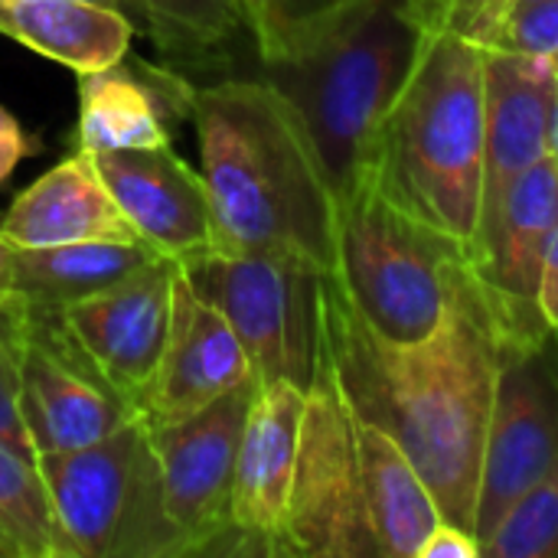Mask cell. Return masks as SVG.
<instances>
[{"label": "cell", "mask_w": 558, "mask_h": 558, "mask_svg": "<svg viewBox=\"0 0 558 558\" xmlns=\"http://www.w3.org/2000/svg\"><path fill=\"white\" fill-rule=\"evenodd\" d=\"M320 330L324 360L350 412L399 441L445 523L474 533L507 340L474 268L458 281L441 324L415 343L379 337L330 271L320 288Z\"/></svg>", "instance_id": "6da1fadb"}, {"label": "cell", "mask_w": 558, "mask_h": 558, "mask_svg": "<svg viewBox=\"0 0 558 558\" xmlns=\"http://www.w3.org/2000/svg\"><path fill=\"white\" fill-rule=\"evenodd\" d=\"M199 173L219 252L298 255L337 268V196L298 108L262 75L196 85Z\"/></svg>", "instance_id": "7a4b0ae2"}, {"label": "cell", "mask_w": 558, "mask_h": 558, "mask_svg": "<svg viewBox=\"0 0 558 558\" xmlns=\"http://www.w3.org/2000/svg\"><path fill=\"white\" fill-rule=\"evenodd\" d=\"M432 29L428 0H343L294 56L258 62V75L298 108L333 196L373 157Z\"/></svg>", "instance_id": "3957f363"}, {"label": "cell", "mask_w": 558, "mask_h": 558, "mask_svg": "<svg viewBox=\"0 0 558 558\" xmlns=\"http://www.w3.org/2000/svg\"><path fill=\"white\" fill-rule=\"evenodd\" d=\"M383 183L474 248L484 193V46L432 29L376 147Z\"/></svg>", "instance_id": "277c9868"}, {"label": "cell", "mask_w": 558, "mask_h": 558, "mask_svg": "<svg viewBox=\"0 0 558 558\" xmlns=\"http://www.w3.org/2000/svg\"><path fill=\"white\" fill-rule=\"evenodd\" d=\"M471 268V248L409 209L369 157L337 193V281L363 320L392 343L428 337Z\"/></svg>", "instance_id": "5b68a950"}, {"label": "cell", "mask_w": 558, "mask_h": 558, "mask_svg": "<svg viewBox=\"0 0 558 558\" xmlns=\"http://www.w3.org/2000/svg\"><path fill=\"white\" fill-rule=\"evenodd\" d=\"M39 471L78 558L186 556L144 415L88 448L39 458Z\"/></svg>", "instance_id": "8992f818"}, {"label": "cell", "mask_w": 558, "mask_h": 558, "mask_svg": "<svg viewBox=\"0 0 558 558\" xmlns=\"http://www.w3.org/2000/svg\"><path fill=\"white\" fill-rule=\"evenodd\" d=\"M190 288L235 330L258 383L311 389L320 363V288L317 265L278 252H203L177 262Z\"/></svg>", "instance_id": "52a82bcc"}, {"label": "cell", "mask_w": 558, "mask_h": 558, "mask_svg": "<svg viewBox=\"0 0 558 558\" xmlns=\"http://www.w3.org/2000/svg\"><path fill=\"white\" fill-rule=\"evenodd\" d=\"M278 556L379 558L363 500L353 412L324 350L304 399L298 464Z\"/></svg>", "instance_id": "ba28073f"}, {"label": "cell", "mask_w": 558, "mask_h": 558, "mask_svg": "<svg viewBox=\"0 0 558 558\" xmlns=\"http://www.w3.org/2000/svg\"><path fill=\"white\" fill-rule=\"evenodd\" d=\"M258 386L252 379L183 418L147 422L167 513L186 539V556H245V543L232 526V484L245 415Z\"/></svg>", "instance_id": "9c48e42d"}, {"label": "cell", "mask_w": 558, "mask_h": 558, "mask_svg": "<svg viewBox=\"0 0 558 558\" xmlns=\"http://www.w3.org/2000/svg\"><path fill=\"white\" fill-rule=\"evenodd\" d=\"M558 458V350L556 333L536 343L504 340L494 409L484 441L474 536L484 539L507 510Z\"/></svg>", "instance_id": "30bf717a"}, {"label": "cell", "mask_w": 558, "mask_h": 558, "mask_svg": "<svg viewBox=\"0 0 558 558\" xmlns=\"http://www.w3.org/2000/svg\"><path fill=\"white\" fill-rule=\"evenodd\" d=\"M141 412L101 376L59 311L29 307L20 366V422L36 458L88 448Z\"/></svg>", "instance_id": "8fae6325"}, {"label": "cell", "mask_w": 558, "mask_h": 558, "mask_svg": "<svg viewBox=\"0 0 558 558\" xmlns=\"http://www.w3.org/2000/svg\"><path fill=\"white\" fill-rule=\"evenodd\" d=\"M173 258H150L118 284L59 311L101 376L144 415L150 399L173 307Z\"/></svg>", "instance_id": "7c38bea8"}, {"label": "cell", "mask_w": 558, "mask_h": 558, "mask_svg": "<svg viewBox=\"0 0 558 558\" xmlns=\"http://www.w3.org/2000/svg\"><path fill=\"white\" fill-rule=\"evenodd\" d=\"M556 226L558 173L546 154L510 186L494 226L471 252V268L513 343H536L553 333L539 317L536 288Z\"/></svg>", "instance_id": "4fadbf2b"}, {"label": "cell", "mask_w": 558, "mask_h": 558, "mask_svg": "<svg viewBox=\"0 0 558 558\" xmlns=\"http://www.w3.org/2000/svg\"><path fill=\"white\" fill-rule=\"evenodd\" d=\"M121 216L157 255L186 262L216 248L209 190L170 144L92 154Z\"/></svg>", "instance_id": "5bb4252c"}, {"label": "cell", "mask_w": 558, "mask_h": 558, "mask_svg": "<svg viewBox=\"0 0 558 558\" xmlns=\"http://www.w3.org/2000/svg\"><path fill=\"white\" fill-rule=\"evenodd\" d=\"M556 95L553 59L484 49V193L474 245L494 226L510 186L549 154Z\"/></svg>", "instance_id": "9a60e30c"}, {"label": "cell", "mask_w": 558, "mask_h": 558, "mask_svg": "<svg viewBox=\"0 0 558 558\" xmlns=\"http://www.w3.org/2000/svg\"><path fill=\"white\" fill-rule=\"evenodd\" d=\"M304 399L307 392L294 383H265L245 415L232 484V526L245 543V556H278L294 484Z\"/></svg>", "instance_id": "2e32d148"}, {"label": "cell", "mask_w": 558, "mask_h": 558, "mask_svg": "<svg viewBox=\"0 0 558 558\" xmlns=\"http://www.w3.org/2000/svg\"><path fill=\"white\" fill-rule=\"evenodd\" d=\"M196 85L173 65H154L131 49L108 69L78 72L75 150L105 154L170 144V124L193 114Z\"/></svg>", "instance_id": "e0dca14e"}, {"label": "cell", "mask_w": 558, "mask_h": 558, "mask_svg": "<svg viewBox=\"0 0 558 558\" xmlns=\"http://www.w3.org/2000/svg\"><path fill=\"white\" fill-rule=\"evenodd\" d=\"M252 379L258 376L235 330L190 288L177 265L167 350L144 405V418L150 425L183 418Z\"/></svg>", "instance_id": "ac0fdd59"}, {"label": "cell", "mask_w": 558, "mask_h": 558, "mask_svg": "<svg viewBox=\"0 0 558 558\" xmlns=\"http://www.w3.org/2000/svg\"><path fill=\"white\" fill-rule=\"evenodd\" d=\"M0 239L10 248H49L98 239L141 242L85 150H75L46 170L7 206L0 216Z\"/></svg>", "instance_id": "d6986e66"}, {"label": "cell", "mask_w": 558, "mask_h": 558, "mask_svg": "<svg viewBox=\"0 0 558 558\" xmlns=\"http://www.w3.org/2000/svg\"><path fill=\"white\" fill-rule=\"evenodd\" d=\"M363 500L379 558H418L422 543L441 523V510L412 458L392 435L353 415Z\"/></svg>", "instance_id": "ffe728a7"}, {"label": "cell", "mask_w": 558, "mask_h": 558, "mask_svg": "<svg viewBox=\"0 0 558 558\" xmlns=\"http://www.w3.org/2000/svg\"><path fill=\"white\" fill-rule=\"evenodd\" d=\"M0 33L78 75L114 65L131 49L134 23L85 0H0Z\"/></svg>", "instance_id": "44dd1931"}, {"label": "cell", "mask_w": 558, "mask_h": 558, "mask_svg": "<svg viewBox=\"0 0 558 558\" xmlns=\"http://www.w3.org/2000/svg\"><path fill=\"white\" fill-rule=\"evenodd\" d=\"M157 258L144 242H69L49 248H13V294L39 311L85 301Z\"/></svg>", "instance_id": "7402d4cb"}, {"label": "cell", "mask_w": 558, "mask_h": 558, "mask_svg": "<svg viewBox=\"0 0 558 558\" xmlns=\"http://www.w3.org/2000/svg\"><path fill=\"white\" fill-rule=\"evenodd\" d=\"M144 13V33L170 59L167 65L206 69L229 59L252 29L239 0H134ZM255 43V39H252Z\"/></svg>", "instance_id": "603a6c76"}, {"label": "cell", "mask_w": 558, "mask_h": 558, "mask_svg": "<svg viewBox=\"0 0 558 558\" xmlns=\"http://www.w3.org/2000/svg\"><path fill=\"white\" fill-rule=\"evenodd\" d=\"M0 536L20 558H78L62 533L39 461L0 441Z\"/></svg>", "instance_id": "cb8c5ba5"}, {"label": "cell", "mask_w": 558, "mask_h": 558, "mask_svg": "<svg viewBox=\"0 0 558 558\" xmlns=\"http://www.w3.org/2000/svg\"><path fill=\"white\" fill-rule=\"evenodd\" d=\"M481 558H558V458L494 526Z\"/></svg>", "instance_id": "d4e9b609"}, {"label": "cell", "mask_w": 558, "mask_h": 558, "mask_svg": "<svg viewBox=\"0 0 558 558\" xmlns=\"http://www.w3.org/2000/svg\"><path fill=\"white\" fill-rule=\"evenodd\" d=\"M343 0H239L258 62L294 56Z\"/></svg>", "instance_id": "484cf974"}, {"label": "cell", "mask_w": 558, "mask_h": 558, "mask_svg": "<svg viewBox=\"0 0 558 558\" xmlns=\"http://www.w3.org/2000/svg\"><path fill=\"white\" fill-rule=\"evenodd\" d=\"M29 340V304L16 294L0 298V441L36 458L20 422V366ZM39 461V458H36Z\"/></svg>", "instance_id": "4316f807"}, {"label": "cell", "mask_w": 558, "mask_h": 558, "mask_svg": "<svg viewBox=\"0 0 558 558\" xmlns=\"http://www.w3.org/2000/svg\"><path fill=\"white\" fill-rule=\"evenodd\" d=\"M484 49H510L553 59L558 52V0H520L490 29Z\"/></svg>", "instance_id": "83f0119b"}, {"label": "cell", "mask_w": 558, "mask_h": 558, "mask_svg": "<svg viewBox=\"0 0 558 558\" xmlns=\"http://www.w3.org/2000/svg\"><path fill=\"white\" fill-rule=\"evenodd\" d=\"M517 3L520 0H428V13H432L435 29H454L474 39L477 46H484L490 29Z\"/></svg>", "instance_id": "f1b7e54d"}, {"label": "cell", "mask_w": 558, "mask_h": 558, "mask_svg": "<svg viewBox=\"0 0 558 558\" xmlns=\"http://www.w3.org/2000/svg\"><path fill=\"white\" fill-rule=\"evenodd\" d=\"M418 558H481V543H477L474 533L441 520L432 530V536L422 543Z\"/></svg>", "instance_id": "f546056e"}, {"label": "cell", "mask_w": 558, "mask_h": 558, "mask_svg": "<svg viewBox=\"0 0 558 558\" xmlns=\"http://www.w3.org/2000/svg\"><path fill=\"white\" fill-rule=\"evenodd\" d=\"M536 307L543 324L558 337V226L546 245L543 255V271H539V288H536Z\"/></svg>", "instance_id": "4dcf8cb0"}, {"label": "cell", "mask_w": 558, "mask_h": 558, "mask_svg": "<svg viewBox=\"0 0 558 558\" xmlns=\"http://www.w3.org/2000/svg\"><path fill=\"white\" fill-rule=\"evenodd\" d=\"M33 150H36V144H29L20 121L0 105V183H7L10 173L16 170V163Z\"/></svg>", "instance_id": "1f68e13d"}, {"label": "cell", "mask_w": 558, "mask_h": 558, "mask_svg": "<svg viewBox=\"0 0 558 558\" xmlns=\"http://www.w3.org/2000/svg\"><path fill=\"white\" fill-rule=\"evenodd\" d=\"M85 3H95V7H105V10H118L121 16H128L134 23V33H144V13L134 0H85Z\"/></svg>", "instance_id": "d6a6232c"}, {"label": "cell", "mask_w": 558, "mask_h": 558, "mask_svg": "<svg viewBox=\"0 0 558 558\" xmlns=\"http://www.w3.org/2000/svg\"><path fill=\"white\" fill-rule=\"evenodd\" d=\"M13 294V248L0 239V298Z\"/></svg>", "instance_id": "836d02e7"}, {"label": "cell", "mask_w": 558, "mask_h": 558, "mask_svg": "<svg viewBox=\"0 0 558 558\" xmlns=\"http://www.w3.org/2000/svg\"><path fill=\"white\" fill-rule=\"evenodd\" d=\"M549 160H553V167H556L558 173V95L556 105H553V124H549Z\"/></svg>", "instance_id": "e575fe53"}, {"label": "cell", "mask_w": 558, "mask_h": 558, "mask_svg": "<svg viewBox=\"0 0 558 558\" xmlns=\"http://www.w3.org/2000/svg\"><path fill=\"white\" fill-rule=\"evenodd\" d=\"M0 558H20L16 556V549H13L3 536H0Z\"/></svg>", "instance_id": "d590c367"}, {"label": "cell", "mask_w": 558, "mask_h": 558, "mask_svg": "<svg viewBox=\"0 0 558 558\" xmlns=\"http://www.w3.org/2000/svg\"><path fill=\"white\" fill-rule=\"evenodd\" d=\"M553 72H556V82H558V52L553 56Z\"/></svg>", "instance_id": "8d00e7d4"}]
</instances>
